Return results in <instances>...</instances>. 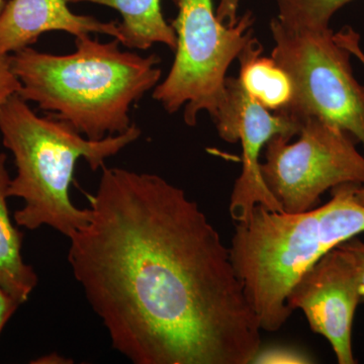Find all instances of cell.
Instances as JSON below:
<instances>
[{"instance_id":"obj_18","label":"cell","mask_w":364,"mask_h":364,"mask_svg":"<svg viewBox=\"0 0 364 364\" xmlns=\"http://www.w3.org/2000/svg\"><path fill=\"white\" fill-rule=\"evenodd\" d=\"M241 0H219L215 14L220 21L227 26H233L238 21V9Z\"/></svg>"},{"instance_id":"obj_3","label":"cell","mask_w":364,"mask_h":364,"mask_svg":"<svg viewBox=\"0 0 364 364\" xmlns=\"http://www.w3.org/2000/svg\"><path fill=\"white\" fill-rule=\"evenodd\" d=\"M0 133L16 167L7 195L23 200L16 225L31 231L51 227L69 238L90 220V208L75 207L69 196L76 163L85 159L93 171L102 169L142 131L132 124L124 133L90 140L56 117L37 116L18 93L0 107Z\"/></svg>"},{"instance_id":"obj_13","label":"cell","mask_w":364,"mask_h":364,"mask_svg":"<svg viewBox=\"0 0 364 364\" xmlns=\"http://www.w3.org/2000/svg\"><path fill=\"white\" fill-rule=\"evenodd\" d=\"M263 47L252 38L239 55L238 80L244 90L258 104L272 112H280L293 97L291 79L274 60L262 56Z\"/></svg>"},{"instance_id":"obj_19","label":"cell","mask_w":364,"mask_h":364,"mask_svg":"<svg viewBox=\"0 0 364 364\" xmlns=\"http://www.w3.org/2000/svg\"><path fill=\"white\" fill-rule=\"evenodd\" d=\"M21 304L0 287V334Z\"/></svg>"},{"instance_id":"obj_2","label":"cell","mask_w":364,"mask_h":364,"mask_svg":"<svg viewBox=\"0 0 364 364\" xmlns=\"http://www.w3.org/2000/svg\"><path fill=\"white\" fill-rule=\"evenodd\" d=\"M75 45L68 55L31 47L9 55L18 95L90 140L129 130L131 107L161 78V59L123 51L117 39L102 43L85 35Z\"/></svg>"},{"instance_id":"obj_5","label":"cell","mask_w":364,"mask_h":364,"mask_svg":"<svg viewBox=\"0 0 364 364\" xmlns=\"http://www.w3.org/2000/svg\"><path fill=\"white\" fill-rule=\"evenodd\" d=\"M177 9L176 58L152 97L169 114L184 107V123L198 124L200 112L213 119L227 100V71L253 38L255 18L246 11L233 26L219 21L213 0H172Z\"/></svg>"},{"instance_id":"obj_10","label":"cell","mask_w":364,"mask_h":364,"mask_svg":"<svg viewBox=\"0 0 364 364\" xmlns=\"http://www.w3.org/2000/svg\"><path fill=\"white\" fill-rule=\"evenodd\" d=\"M61 31L75 38L104 33L122 42L119 23L73 14L66 0H11L0 13V56L26 49L43 33Z\"/></svg>"},{"instance_id":"obj_14","label":"cell","mask_w":364,"mask_h":364,"mask_svg":"<svg viewBox=\"0 0 364 364\" xmlns=\"http://www.w3.org/2000/svg\"><path fill=\"white\" fill-rule=\"evenodd\" d=\"M353 0H275L277 20L291 30L330 28L334 14Z\"/></svg>"},{"instance_id":"obj_8","label":"cell","mask_w":364,"mask_h":364,"mask_svg":"<svg viewBox=\"0 0 364 364\" xmlns=\"http://www.w3.org/2000/svg\"><path fill=\"white\" fill-rule=\"evenodd\" d=\"M226 87V104L214 122L223 140L240 142L243 150L241 174L235 181L230 200L232 218L235 222L245 221L257 205L284 212L263 181L260 153L274 136H284L289 140L298 136L301 124L258 104L244 90L238 78L228 77Z\"/></svg>"},{"instance_id":"obj_21","label":"cell","mask_w":364,"mask_h":364,"mask_svg":"<svg viewBox=\"0 0 364 364\" xmlns=\"http://www.w3.org/2000/svg\"><path fill=\"white\" fill-rule=\"evenodd\" d=\"M354 198H355L356 202L359 205H363L364 207V186L356 184L355 188H354Z\"/></svg>"},{"instance_id":"obj_11","label":"cell","mask_w":364,"mask_h":364,"mask_svg":"<svg viewBox=\"0 0 364 364\" xmlns=\"http://www.w3.org/2000/svg\"><path fill=\"white\" fill-rule=\"evenodd\" d=\"M11 176L6 155L0 153V287L23 304L38 284V275L21 255L23 234L14 227L7 205Z\"/></svg>"},{"instance_id":"obj_15","label":"cell","mask_w":364,"mask_h":364,"mask_svg":"<svg viewBox=\"0 0 364 364\" xmlns=\"http://www.w3.org/2000/svg\"><path fill=\"white\" fill-rule=\"evenodd\" d=\"M311 359L294 349L286 347H272V348L260 349L254 358L253 363H311Z\"/></svg>"},{"instance_id":"obj_9","label":"cell","mask_w":364,"mask_h":364,"mask_svg":"<svg viewBox=\"0 0 364 364\" xmlns=\"http://www.w3.org/2000/svg\"><path fill=\"white\" fill-rule=\"evenodd\" d=\"M359 304L355 268L339 247L314 263L299 277L287 299L291 312L303 311L312 331L328 340L340 364L356 363L352 324Z\"/></svg>"},{"instance_id":"obj_1","label":"cell","mask_w":364,"mask_h":364,"mask_svg":"<svg viewBox=\"0 0 364 364\" xmlns=\"http://www.w3.org/2000/svg\"><path fill=\"white\" fill-rule=\"evenodd\" d=\"M68 262L112 348L135 364H249L261 328L230 248L186 191L104 166Z\"/></svg>"},{"instance_id":"obj_12","label":"cell","mask_w":364,"mask_h":364,"mask_svg":"<svg viewBox=\"0 0 364 364\" xmlns=\"http://www.w3.org/2000/svg\"><path fill=\"white\" fill-rule=\"evenodd\" d=\"M67 2H91L112 7L121 14L119 23L121 44L130 49L148 50L163 44L171 51L176 49V33L162 14L161 0H66Z\"/></svg>"},{"instance_id":"obj_17","label":"cell","mask_w":364,"mask_h":364,"mask_svg":"<svg viewBox=\"0 0 364 364\" xmlns=\"http://www.w3.org/2000/svg\"><path fill=\"white\" fill-rule=\"evenodd\" d=\"M21 90V83L14 75L9 56H0V107Z\"/></svg>"},{"instance_id":"obj_6","label":"cell","mask_w":364,"mask_h":364,"mask_svg":"<svg viewBox=\"0 0 364 364\" xmlns=\"http://www.w3.org/2000/svg\"><path fill=\"white\" fill-rule=\"evenodd\" d=\"M272 58L293 85V97L279 114L303 124L318 117L350 134L364 149V86L356 80L352 52L341 33L291 30L270 21Z\"/></svg>"},{"instance_id":"obj_4","label":"cell","mask_w":364,"mask_h":364,"mask_svg":"<svg viewBox=\"0 0 364 364\" xmlns=\"http://www.w3.org/2000/svg\"><path fill=\"white\" fill-rule=\"evenodd\" d=\"M318 205L289 214L257 205L236 222L230 253L261 330L279 331L291 317L287 299L299 277L329 252Z\"/></svg>"},{"instance_id":"obj_20","label":"cell","mask_w":364,"mask_h":364,"mask_svg":"<svg viewBox=\"0 0 364 364\" xmlns=\"http://www.w3.org/2000/svg\"><path fill=\"white\" fill-rule=\"evenodd\" d=\"M65 359L59 356L57 353L50 354L44 358L38 359L37 361H33V363H65Z\"/></svg>"},{"instance_id":"obj_16","label":"cell","mask_w":364,"mask_h":364,"mask_svg":"<svg viewBox=\"0 0 364 364\" xmlns=\"http://www.w3.org/2000/svg\"><path fill=\"white\" fill-rule=\"evenodd\" d=\"M337 247L348 256L358 274L360 303H364V242L356 237L339 244Z\"/></svg>"},{"instance_id":"obj_7","label":"cell","mask_w":364,"mask_h":364,"mask_svg":"<svg viewBox=\"0 0 364 364\" xmlns=\"http://www.w3.org/2000/svg\"><path fill=\"white\" fill-rule=\"evenodd\" d=\"M296 142L274 136L260 163L263 181L282 210L299 214L317 208L321 196L345 183L364 186V155L355 139L334 124L308 117Z\"/></svg>"},{"instance_id":"obj_22","label":"cell","mask_w":364,"mask_h":364,"mask_svg":"<svg viewBox=\"0 0 364 364\" xmlns=\"http://www.w3.org/2000/svg\"><path fill=\"white\" fill-rule=\"evenodd\" d=\"M2 6H4V0H0V13L2 11Z\"/></svg>"}]
</instances>
